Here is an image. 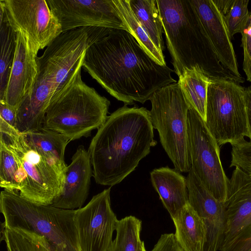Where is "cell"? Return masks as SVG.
<instances>
[{
    "label": "cell",
    "instance_id": "cell-11",
    "mask_svg": "<svg viewBox=\"0 0 251 251\" xmlns=\"http://www.w3.org/2000/svg\"><path fill=\"white\" fill-rule=\"evenodd\" d=\"M0 5L9 24L26 36L36 53L62 33L60 23L46 0H0Z\"/></svg>",
    "mask_w": 251,
    "mask_h": 251
},
{
    "label": "cell",
    "instance_id": "cell-29",
    "mask_svg": "<svg viewBox=\"0 0 251 251\" xmlns=\"http://www.w3.org/2000/svg\"><path fill=\"white\" fill-rule=\"evenodd\" d=\"M232 146L230 167H235L251 176V141L244 138L230 143Z\"/></svg>",
    "mask_w": 251,
    "mask_h": 251
},
{
    "label": "cell",
    "instance_id": "cell-35",
    "mask_svg": "<svg viewBox=\"0 0 251 251\" xmlns=\"http://www.w3.org/2000/svg\"><path fill=\"white\" fill-rule=\"evenodd\" d=\"M251 178V176H249Z\"/></svg>",
    "mask_w": 251,
    "mask_h": 251
},
{
    "label": "cell",
    "instance_id": "cell-6",
    "mask_svg": "<svg viewBox=\"0 0 251 251\" xmlns=\"http://www.w3.org/2000/svg\"><path fill=\"white\" fill-rule=\"evenodd\" d=\"M80 66L63 88L51 99L42 128L59 133L70 141L91 135L108 116L110 101L83 82Z\"/></svg>",
    "mask_w": 251,
    "mask_h": 251
},
{
    "label": "cell",
    "instance_id": "cell-16",
    "mask_svg": "<svg viewBox=\"0 0 251 251\" xmlns=\"http://www.w3.org/2000/svg\"><path fill=\"white\" fill-rule=\"evenodd\" d=\"M36 53L26 36L17 32V46L4 100L17 109L30 94L38 73Z\"/></svg>",
    "mask_w": 251,
    "mask_h": 251
},
{
    "label": "cell",
    "instance_id": "cell-1",
    "mask_svg": "<svg viewBox=\"0 0 251 251\" xmlns=\"http://www.w3.org/2000/svg\"><path fill=\"white\" fill-rule=\"evenodd\" d=\"M82 67L126 106L143 104L158 89L176 82L174 71L156 62L123 29L102 27L87 49Z\"/></svg>",
    "mask_w": 251,
    "mask_h": 251
},
{
    "label": "cell",
    "instance_id": "cell-18",
    "mask_svg": "<svg viewBox=\"0 0 251 251\" xmlns=\"http://www.w3.org/2000/svg\"><path fill=\"white\" fill-rule=\"evenodd\" d=\"M222 65L233 75H240L233 47L224 18L212 0H190Z\"/></svg>",
    "mask_w": 251,
    "mask_h": 251
},
{
    "label": "cell",
    "instance_id": "cell-24",
    "mask_svg": "<svg viewBox=\"0 0 251 251\" xmlns=\"http://www.w3.org/2000/svg\"><path fill=\"white\" fill-rule=\"evenodd\" d=\"M142 225V221L132 215L118 220L109 251H147L141 239Z\"/></svg>",
    "mask_w": 251,
    "mask_h": 251
},
{
    "label": "cell",
    "instance_id": "cell-3",
    "mask_svg": "<svg viewBox=\"0 0 251 251\" xmlns=\"http://www.w3.org/2000/svg\"><path fill=\"white\" fill-rule=\"evenodd\" d=\"M98 27H83L61 33L37 57V75L30 94L17 110L15 128L20 132L42 128L52 97L83 64L86 51L100 33Z\"/></svg>",
    "mask_w": 251,
    "mask_h": 251
},
{
    "label": "cell",
    "instance_id": "cell-13",
    "mask_svg": "<svg viewBox=\"0 0 251 251\" xmlns=\"http://www.w3.org/2000/svg\"><path fill=\"white\" fill-rule=\"evenodd\" d=\"M111 187L75 210V223L81 251H109L118 220L110 201Z\"/></svg>",
    "mask_w": 251,
    "mask_h": 251
},
{
    "label": "cell",
    "instance_id": "cell-34",
    "mask_svg": "<svg viewBox=\"0 0 251 251\" xmlns=\"http://www.w3.org/2000/svg\"><path fill=\"white\" fill-rule=\"evenodd\" d=\"M223 16L225 15L230 8L233 0H212Z\"/></svg>",
    "mask_w": 251,
    "mask_h": 251
},
{
    "label": "cell",
    "instance_id": "cell-4",
    "mask_svg": "<svg viewBox=\"0 0 251 251\" xmlns=\"http://www.w3.org/2000/svg\"><path fill=\"white\" fill-rule=\"evenodd\" d=\"M174 72L198 69L209 78L243 83L220 62L190 0H156Z\"/></svg>",
    "mask_w": 251,
    "mask_h": 251
},
{
    "label": "cell",
    "instance_id": "cell-5",
    "mask_svg": "<svg viewBox=\"0 0 251 251\" xmlns=\"http://www.w3.org/2000/svg\"><path fill=\"white\" fill-rule=\"evenodd\" d=\"M0 143L12 152L22 169L20 195L34 203L51 205L64 182L65 150L44 148L0 119Z\"/></svg>",
    "mask_w": 251,
    "mask_h": 251
},
{
    "label": "cell",
    "instance_id": "cell-10",
    "mask_svg": "<svg viewBox=\"0 0 251 251\" xmlns=\"http://www.w3.org/2000/svg\"><path fill=\"white\" fill-rule=\"evenodd\" d=\"M188 118L191 168L214 197L225 202L229 179L222 165L220 146L204 121L191 106Z\"/></svg>",
    "mask_w": 251,
    "mask_h": 251
},
{
    "label": "cell",
    "instance_id": "cell-26",
    "mask_svg": "<svg viewBox=\"0 0 251 251\" xmlns=\"http://www.w3.org/2000/svg\"><path fill=\"white\" fill-rule=\"evenodd\" d=\"M115 2L130 32L142 47L158 64L167 65L164 55L159 52L141 25L130 8L128 0H115Z\"/></svg>",
    "mask_w": 251,
    "mask_h": 251
},
{
    "label": "cell",
    "instance_id": "cell-17",
    "mask_svg": "<svg viewBox=\"0 0 251 251\" xmlns=\"http://www.w3.org/2000/svg\"><path fill=\"white\" fill-rule=\"evenodd\" d=\"M93 175L89 152L80 145L66 168L61 191L51 205L72 210L81 208L88 197Z\"/></svg>",
    "mask_w": 251,
    "mask_h": 251
},
{
    "label": "cell",
    "instance_id": "cell-19",
    "mask_svg": "<svg viewBox=\"0 0 251 251\" xmlns=\"http://www.w3.org/2000/svg\"><path fill=\"white\" fill-rule=\"evenodd\" d=\"M151 180L171 218L189 203L186 177L168 166L153 170Z\"/></svg>",
    "mask_w": 251,
    "mask_h": 251
},
{
    "label": "cell",
    "instance_id": "cell-21",
    "mask_svg": "<svg viewBox=\"0 0 251 251\" xmlns=\"http://www.w3.org/2000/svg\"><path fill=\"white\" fill-rule=\"evenodd\" d=\"M129 6L136 18L146 31L151 40L163 54L164 32L156 0H128Z\"/></svg>",
    "mask_w": 251,
    "mask_h": 251
},
{
    "label": "cell",
    "instance_id": "cell-25",
    "mask_svg": "<svg viewBox=\"0 0 251 251\" xmlns=\"http://www.w3.org/2000/svg\"><path fill=\"white\" fill-rule=\"evenodd\" d=\"M1 226V240L5 242L7 251H53L42 236L22 229Z\"/></svg>",
    "mask_w": 251,
    "mask_h": 251
},
{
    "label": "cell",
    "instance_id": "cell-23",
    "mask_svg": "<svg viewBox=\"0 0 251 251\" xmlns=\"http://www.w3.org/2000/svg\"><path fill=\"white\" fill-rule=\"evenodd\" d=\"M0 100L4 99L17 46V32L8 23L0 5Z\"/></svg>",
    "mask_w": 251,
    "mask_h": 251
},
{
    "label": "cell",
    "instance_id": "cell-9",
    "mask_svg": "<svg viewBox=\"0 0 251 251\" xmlns=\"http://www.w3.org/2000/svg\"><path fill=\"white\" fill-rule=\"evenodd\" d=\"M245 88L232 80L210 78L204 122L219 146L248 136Z\"/></svg>",
    "mask_w": 251,
    "mask_h": 251
},
{
    "label": "cell",
    "instance_id": "cell-30",
    "mask_svg": "<svg viewBox=\"0 0 251 251\" xmlns=\"http://www.w3.org/2000/svg\"><path fill=\"white\" fill-rule=\"evenodd\" d=\"M241 34V47L244 51L243 69L247 80L251 82V12H250L246 25Z\"/></svg>",
    "mask_w": 251,
    "mask_h": 251
},
{
    "label": "cell",
    "instance_id": "cell-33",
    "mask_svg": "<svg viewBox=\"0 0 251 251\" xmlns=\"http://www.w3.org/2000/svg\"><path fill=\"white\" fill-rule=\"evenodd\" d=\"M245 100L247 117L248 136L251 141V86L245 88Z\"/></svg>",
    "mask_w": 251,
    "mask_h": 251
},
{
    "label": "cell",
    "instance_id": "cell-15",
    "mask_svg": "<svg viewBox=\"0 0 251 251\" xmlns=\"http://www.w3.org/2000/svg\"><path fill=\"white\" fill-rule=\"evenodd\" d=\"M190 205L202 219L206 230L204 251H220L226 223L224 202L216 199L191 168L186 177Z\"/></svg>",
    "mask_w": 251,
    "mask_h": 251
},
{
    "label": "cell",
    "instance_id": "cell-20",
    "mask_svg": "<svg viewBox=\"0 0 251 251\" xmlns=\"http://www.w3.org/2000/svg\"><path fill=\"white\" fill-rule=\"evenodd\" d=\"M172 219L176 229L175 237L184 251H204L206 240L205 225L190 203Z\"/></svg>",
    "mask_w": 251,
    "mask_h": 251
},
{
    "label": "cell",
    "instance_id": "cell-7",
    "mask_svg": "<svg viewBox=\"0 0 251 251\" xmlns=\"http://www.w3.org/2000/svg\"><path fill=\"white\" fill-rule=\"evenodd\" d=\"M0 210L4 221L1 225L22 229L44 237L53 251H81L75 223V210L34 203L18 192L2 190Z\"/></svg>",
    "mask_w": 251,
    "mask_h": 251
},
{
    "label": "cell",
    "instance_id": "cell-22",
    "mask_svg": "<svg viewBox=\"0 0 251 251\" xmlns=\"http://www.w3.org/2000/svg\"><path fill=\"white\" fill-rule=\"evenodd\" d=\"M210 78L197 68L186 70L178 82L186 100L204 121Z\"/></svg>",
    "mask_w": 251,
    "mask_h": 251
},
{
    "label": "cell",
    "instance_id": "cell-8",
    "mask_svg": "<svg viewBox=\"0 0 251 251\" xmlns=\"http://www.w3.org/2000/svg\"><path fill=\"white\" fill-rule=\"evenodd\" d=\"M149 100L151 122L159 133L162 146L175 169L188 173L191 168L188 118L191 105L179 83L161 88Z\"/></svg>",
    "mask_w": 251,
    "mask_h": 251
},
{
    "label": "cell",
    "instance_id": "cell-31",
    "mask_svg": "<svg viewBox=\"0 0 251 251\" xmlns=\"http://www.w3.org/2000/svg\"><path fill=\"white\" fill-rule=\"evenodd\" d=\"M16 116L17 109L10 106L4 100H0V119L15 127Z\"/></svg>",
    "mask_w": 251,
    "mask_h": 251
},
{
    "label": "cell",
    "instance_id": "cell-27",
    "mask_svg": "<svg viewBox=\"0 0 251 251\" xmlns=\"http://www.w3.org/2000/svg\"><path fill=\"white\" fill-rule=\"evenodd\" d=\"M0 186L4 190L19 192L22 186V172L12 152L0 143Z\"/></svg>",
    "mask_w": 251,
    "mask_h": 251
},
{
    "label": "cell",
    "instance_id": "cell-32",
    "mask_svg": "<svg viewBox=\"0 0 251 251\" xmlns=\"http://www.w3.org/2000/svg\"><path fill=\"white\" fill-rule=\"evenodd\" d=\"M150 251H184L179 245L175 240L159 238Z\"/></svg>",
    "mask_w": 251,
    "mask_h": 251
},
{
    "label": "cell",
    "instance_id": "cell-2",
    "mask_svg": "<svg viewBox=\"0 0 251 251\" xmlns=\"http://www.w3.org/2000/svg\"><path fill=\"white\" fill-rule=\"evenodd\" d=\"M157 144L150 111L126 105L108 116L88 150L97 183L113 186L135 170Z\"/></svg>",
    "mask_w": 251,
    "mask_h": 251
},
{
    "label": "cell",
    "instance_id": "cell-14",
    "mask_svg": "<svg viewBox=\"0 0 251 251\" xmlns=\"http://www.w3.org/2000/svg\"><path fill=\"white\" fill-rule=\"evenodd\" d=\"M62 33L83 27L120 28L130 32L115 0H47Z\"/></svg>",
    "mask_w": 251,
    "mask_h": 251
},
{
    "label": "cell",
    "instance_id": "cell-12",
    "mask_svg": "<svg viewBox=\"0 0 251 251\" xmlns=\"http://www.w3.org/2000/svg\"><path fill=\"white\" fill-rule=\"evenodd\" d=\"M226 223L220 251H251V178L238 168L228 179Z\"/></svg>",
    "mask_w": 251,
    "mask_h": 251
},
{
    "label": "cell",
    "instance_id": "cell-28",
    "mask_svg": "<svg viewBox=\"0 0 251 251\" xmlns=\"http://www.w3.org/2000/svg\"><path fill=\"white\" fill-rule=\"evenodd\" d=\"M249 0H233L223 17L225 25L231 38L236 33H241L245 28L249 16Z\"/></svg>",
    "mask_w": 251,
    "mask_h": 251
}]
</instances>
